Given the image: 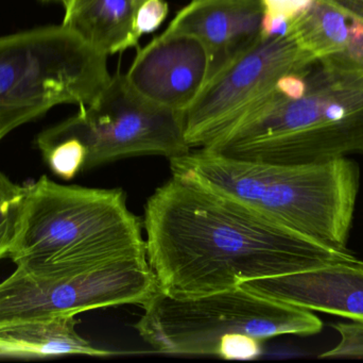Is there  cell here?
I'll use <instances>...</instances> for the list:
<instances>
[{
	"label": "cell",
	"mask_w": 363,
	"mask_h": 363,
	"mask_svg": "<svg viewBox=\"0 0 363 363\" xmlns=\"http://www.w3.org/2000/svg\"><path fill=\"white\" fill-rule=\"evenodd\" d=\"M315 62L290 34L262 36L209 78L183 113L186 142L191 149L206 146L272 92L281 77L306 72Z\"/></svg>",
	"instance_id": "cell-8"
},
{
	"label": "cell",
	"mask_w": 363,
	"mask_h": 363,
	"mask_svg": "<svg viewBox=\"0 0 363 363\" xmlns=\"http://www.w3.org/2000/svg\"><path fill=\"white\" fill-rule=\"evenodd\" d=\"M262 342L245 335H233L222 340L218 357L228 360H250L259 357Z\"/></svg>",
	"instance_id": "cell-20"
},
{
	"label": "cell",
	"mask_w": 363,
	"mask_h": 363,
	"mask_svg": "<svg viewBox=\"0 0 363 363\" xmlns=\"http://www.w3.org/2000/svg\"><path fill=\"white\" fill-rule=\"evenodd\" d=\"M332 326L339 341L334 347L320 354L319 359L363 360V324L339 322Z\"/></svg>",
	"instance_id": "cell-18"
},
{
	"label": "cell",
	"mask_w": 363,
	"mask_h": 363,
	"mask_svg": "<svg viewBox=\"0 0 363 363\" xmlns=\"http://www.w3.org/2000/svg\"><path fill=\"white\" fill-rule=\"evenodd\" d=\"M106 59L63 25L0 36V141L57 104H91L112 78Z\"/></svg>",
	"instance_id": "cell-6"
},
{
	"label": "cell",
	"mask_w": 363,
	"mask_h": 363,
	"mask_svg": "<svg viewBox=\"0 0 363 363\" xmlns=\"http://www.w3.org/2000/svg\"><path fill=\"white\" fill-rule=\"evenodd\" d=\"M168 4L165 0H147L138 10L136 31L140 36L157 30L168 15Z\"/></svg>",
	"instance_id": "cell-21"
},
{
	"label": "cell",
	"mask_w": 363,
	"mask_h": 363,
	"mask_svg": "<svg viewBox=\"0 0 363 363\" xmlns=\"http://www.w3.org/2000/svg\"><path fill=\"white\" fill-rule=\"evenodd\" d=\"M211 68L208 49L198 36L166 30L138 50L125 76L143 97L183 114L204 89Z\"/></svg>",
	"instance_id": "cell-10"
},
{
	"label": "cell",
	"mask_w": 363,
	"mask_h": 363,
	"mask_svg": "<svg viewBox=\"0 0 363 363\" xmlns=\"http://www.w3.org/2000/svg\"><path fill=\"white\" fill-rule=\"evenodd\" d=\"M320 61V60H319ZM337 67L352 70L363 76V21L352 17L351 38L340 53L322 59Z\"/></svg>",
	"instance_id": "cell-19"
},
{
	"label": "cell",
	"mask_w": 363,
	"mask_h": 363,
	"mask_svg": "<svg viewBox=\"0 0 363 363\" xmlns=\"http://www.w3.org/2000/svg\"><path fill=\"white\" fill-rule=\"evenodd\" d=\"M36 146L53 174L64 180H72L84 170L87 151L76 138H36Z\"/></svg>",
	"instance_id": "cell-17"
},
{
	"label": "cell",
	"mask_w": 363,
	"mask_h": 363,
	"mask_svg": "<svg viewBox=\"0 0 363 363\" xmlns=\"http://www.w3.org/2000/svg\"><path fill=\"white\" fill-rule=\"evenodd\" d=\"M338 10L354 18L363 21V0H325Z\"/></svg>",
	"instance_id": "cell-23"
},
{
	"label": "cell",
	"mask_w": 363,
	"mask_h": 363,
	"mask_svg": "<svg viewBox=\"0 0 363 363\" xmlns=\"http://www.w3.org/2000/svg\"><path fill=\"white\" fill-rule=\"evenodd\" d=\"M147 258L172 298L208 296L254 279L334 264H362L349 249L307 238L196 179L172 174L145 206Z\"/></svg>",
	"instance_id": "cell-1"
},
{
	"label": "cell",
	"mask_w": 363,
	"mask_h": 363,
	"mask_svg": "<svg viewBox=\"0 0 363 363\" xmlns=\"http://www.w3.org/2000/svg\"><path fill=\"white\" fill-rule=\"evenodd\" d=\"M76 138L87 151L84 170L138 156L168 159L191 151L184 136L183 114L136 93L117 72L89 106L48 128L38 138Z\"/></svg>",
	"instance_id": "cell-7"
},
{
	"label": "cell",
	"mask_w": 363,
	"mask_h": 363,
	"mask_svg": "<svg viewBox=\"0 0 363 363\" xmlns=\"http://www.w3.org/2000/svg\"><path fill=\"white\" fill-rule=\"evenodd\" d=\"M264 12L292 19L306 12L317 0H259Z\"/></svg>",
	"instance_id": "cell-22"
},
{
	"label": "cell",
	"mask_w": 363,
	"mask_h": 363,
	"mask_svg": "<svg viewBox=\"0 0 363 363\" xmlns=\"http://www.w3.org/2000/svg\"><path fill=\"white\" fill-rule=\"evenodd\" d=\"M147 0H69L61 25L101 55L138 47V10Z\"/></svg>",
	"instance_id": "cell-13"
},
{
	"label": "cell",
	"mask_w": 363,
	"mask_h": 363,
	"mask_svg": "<svg viewBox=\"0 0 363 363\" xmlns=\"http://www.w3.org/2000/svg\"><path fill=\"white\" fill-rule=\"evenodd\" d=\"M352 17L325 0H317L290 23L289 34L315 61L340 53L351 38Z\"/></svg>",
	"instance_id": "cell-15"
},
{
	"label": "cell",
	"mask_w": 363,
	"mask_h": 363,
	"mask_svg": "<svg viewBox=\"0 0 363 363\" xmlns=\"http://www.w3.org/2000/svg\"><path fill=\"white\" fill-rule=\"evenodd\" d=\"M134 324L145 342L168 355L215 356L222 340L245 335L266 341L281 336L311 337L323 330L313 311L286 304L238 286L199 298L157 292L142 305Z\"/></svg>",
	"instance_id": "cell-5"
},
{
	"label": "cell",
	"mask_w": 363,
	"mask_h": 363,
	"mask_svg": "<svg viewBox=\"0 0 363 363\" xmlns=\"http://www.w3.org/2000/svg\"><path fill=\"white\" fill-rule=\"evenodd\" d=\"M27 185L13 183L0 172V260L8 258L21 227Z\"/></svg>",
	"instance_id": "cell-16"
},
{
	"label": "cell",
	"mask_w": 363,
	"mask_h": 363,
	"mask_svg": "<svg viewBox=\"0 0 363 363\" xmlns=\"http://www.w3.org/2000/svg\"><path fill=\"white\" fill-rule=\"evenodd\" d=\"M77 315H55L0 325V355L12 357H106L114 352L94 347L78 334Z\"/></svg>",
	"instance_id": "cell-14"
},
{
	"label": "cell",
	"mask_w": 363,
	"mask_h": 363,
	"mask_svg": "<svg viewBox=\"0 0 363 363\" xmlns=\"http://www.w3.org/2000/svg\"><path fill=\"white\" fill-rule=\"evenodd\" d=\"M172 174L237 198L307 238L347 249L360 170L347 159L270 164L226 159L199 149L170 159Z\"/></svg>",
	"instance_id": "cell-4"
},
{
	"label": "cell",
	"mask_w": 363,
	"mask_h": 363,
	"mask_svg": "<svg viewBox=\"0 0 363 363\" xmlns=\"http://www.w3.org/2000/svg\"><path fill=\"white\" fill-rule=\"evenodd\" d=\"M159 290L144 259L114 262L69 276H35L15 269L0 283V325L121 305L142 306Z\"/></svg>",
	"instance_id": "cell-9"
},
{
	"label": "cell",
	"mask_w": 363,
	"mask_h": 363,
	"mask_svg": "<svg viewBox=\"0 0 363 363\" xmlns=\"http://www.w3.org/2000/svg\"><path fill=\"white\" fill-rule=\"evenodd\" d=\"M239 286L313 313L363 324V262L328 264L281 276L243 281Z\"/></svg>",
	"instance_id": "cell-11"
},
{
	"label": "cell",
	"mask_w": 363,
	"mask_h": 363,
	"mask_svg": "<svg viewBox=\"0 0 363 363\" xmlns=\"http://www.w3.org/2000/svg\"><path fill=\"white\" fill-rule=\"evenodd\" d=\"M40 1L43 2H59V4H63L64 6L67 4V2L69 1V0H40Z\"/></svg>",
	"instance_id": "cell-24"
},
{
	"label": "cell",
	"mask_w": 363,
	"mask_h": 363,
	"mask_svg": "<svg viewBox=\"0 0 363 363\" xmlns=\"http://www.w3.org/2000/svg\"><path fill=\"white\" fill-rule=\"evenodd\" d=\"M307 92L290 98L277 85L202 151L237 161L307 164L363 155V76L324 61L305 72Z\"/></svg>",
	"instance_id": "cell-2"
},
{
	"label": "cell",
	"mask_w": 363,
	"mask_h": 363,
	"mask_svg": "<svg viewBox=\"0 0 363 363\" xmlns=\"http://www.w3.org/2000/svg\"><path fill=\"white\" fill-rule=\"evenodd\" d=\"M264 13L259 0H191L166 30L187 32L204 43L211 78L262 38Z\"/></svg>",
	"instance_id": "cell-12"
},
{
	"label": "cell",
	"mask_w": 363,
	"mask_h": 363,
	"mask_svg": "<svg viewBox=\"0 0 363 363\" xmlns=\"http://www.w3.org/2000/svg\"><path fill=\"white\" fill-rule=\"evenodd\" d=\"M21 227L8 258L42 277L69 276L147 258L144 223L121 189L60 185L47 176L27 185Z\"/></svg>",
	"instance_id": "cell-3"
}]
</instances>
